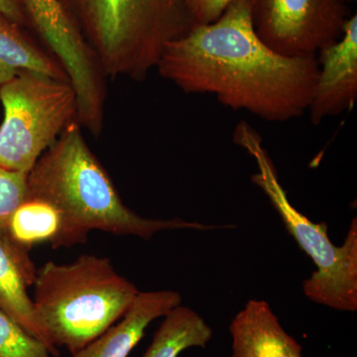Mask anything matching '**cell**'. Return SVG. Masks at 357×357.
<instances>
[{
    "mask_svg": "<svg viewBox=\"0 0 357 357\" xmlns=\"http://www.w3.org/2000/svg\"><path fill=\"white\" fill-rule=\"evenodd\" d=\"M49 347L0 310V357H52Z\"/></svg>",
    "mask_w": 357,
    "mask_h": 357,
    "instance_id": "cell-16",
    "label": "cell"
},
{
    "mask_svg": "<svg viewBox=\"0 0 357 357\" xmlns=\"http://www.w3.org/2000/svg\"><path fill=\"white\" fill-rule=\"evenodd\" d=\"M234 140L255 157L258 172L251 180L267 195L288 231L316 264V271L303 285L305 295L312 302L338 311H356V218L352 220L344 243L342 246L335 245L328 236L326 223L311 222L289 202L273 163L262 146L259 134L243 121L234 130Z\"/></svg>",
    "mask_w": 357,
    "mask_h": 357,
    "instance_id": "cell-5",
    "label": "cell"
},
{
    "mask_svg": "<svg viewBox=\"0 0 357 357\" xmlns=\"http://www.w3.org/2000/svg\"><path fill=\"white\" fill-rule=\"evenodd\" d=\"M0 13L30 29L29 21L21 0H0Z\"/></svg>",
    "mask_w": 357,
    "mask_h": 357,
    "instance_id": "cell-19",
    "label": "cell"
},
{
    "mask_svg": "<svg viewBox=\"0 0 357 357\" xmlns=\"http://www.w3.org/2000/svg\"><path fill=\"white\" fill-rule=\"evenodd\" d=\"M319 75L309 105L312 124L351 110L357 98V16L345 23L340 38L317 55Z\"/></svg>",
    "mask_w": 357,
    "mask_h": 357,
    "instance_id": "cell-9",
    "label": "cell"
},
{
    "mask_svg": "<svg viewBox=\"0 0 357 357\" xmlns=\"http://www.w3.org/2000/svg\"><path fill=\"white\" fill-rule=\"evenodd\" d=\"M82 128L77 119L70 122L40 157L27 174V197L54 204L86 241L89 232L95 229L150 239L162 230L232 227L181 218L161 220L140 217L122 202L109 174L86 144Z\"/></svg>",
    "mask_w": 357,
    "mask_h": 357,
    "instance_id": "cell-2",
    "label": "cell"
},
{
    "mask_svg": "<svg viewBox=\"0 0 357 357\" xmlns=\"http://www.w3.org/2000/svg\"><path fill=\"white\" fill-rule=\"evenodd\" d=\"M105 77L146 79L166 45L196 25L184 0H58Z\"/></svg>",
    "mask_w": 357,
    "mask_h": 357,
    "instance_id": "cell-3",
    "label": "cell"
},
{
    "mask_svg": "<svg viewBox=\"0 0 357 357\" xmlns=\"http://www.w3.org/2000/svg\"><path fill=\"white\" fill-rule=\"evenodd\" d=\"M22 72L69 81L57 59L31 37L27 28L0 13V88Z\"/></svg>",
    "mask_w": 357,
    "mask_h": 357,
    "instance_id": "cell-14",
    "label": "cell"
},
{
    "mask_svg": "<svg viewBox=\"0 0 357 357\" xmlns=\"http://www.w3.org/2000/svg\"><path fill=\"white\" fill-rule=\"evenodd\" d=\"M213 331L194 310L178 306L164 317L143 357H178L191 347H204Z\"/></svg>",
    "mask_w": 357,
    "mask_h": 357,
    "instance_id": "cell-15",
    "label": "cell"
},
{
    "mask_svg": "<svg viewBox=\"0 0 357 357\" xmlns=\"http://www.w3.org/2000/svg\"><path fill=\"white\" fill-rule=\"evenodd\" d=\"M21 1L30 29L65 70L77 93L79 114H100L107 100V77L93 52L66 17L58 0Z\"/></svg>",
    "mask_w": 357,
    "mask_h": 357,
    "instance_id": "cell-8",
    "label": "cell"
},
{
    "mask_svg": "<svg viewBox=\"0 0 357 357\" xmlns=\"http://www.w3.org/2000/svg\"><path fill=\"white\" fill-rule=\"evenodd\" d=\"M3 239L28 252L40 243H50L59 248L86 241L54 204L30 197L11 215Z\"/></svg>",
    "mask_w": 357,
    "mask_h": 357,
    "instance_id": "cell-13",
    "label": "cell"
},
{
    "mask_svg": "<svg viewBox=\"0 0 357 357\" xmlns=\"http://www.w3.org/2000/svg\"><path fill=\"white\" fill-rule=\"evenodd\" d=\"M156 70L185 93H210L236 112L284 122L309 109L319 63L271 50L253 29L249 0H234L215 22L167 44Z\"/></svg>",
    "mask_w": 357,
    "mask_h": 357,
    "instance_id": "cell-1",
    "label": "cell"
},
{
    "mask_svg": "<svg viewBox=\"0 0 357 357\" xmlns=\"http://www.w3.org/2000/svg\"><path fill=\"white\" fill-rule=\"evenodd\" d=\"M234 0H184L196 24H210L225 13Z\"/></svg>",
    "mask_w": 357,
    "mask_h": 357,
    "instance_id": "cell-18",
    "label": "cell"
},
{
    "mask_svg": "<svg viewBox=\"0 0 357 357\" xmlns=\"http://www.w3.org/2000/svg\"><path fill=\"white\" fill-rule=\"evenodd\" d=\"M36 273L28 251L0 238V310L57 356V349L51 347L37 324L33 301L28 295Z\"/></svg>",
    "mask_w": 357,
    "mask_h": 357,
    "instance_id": "cell-12",
    "label": "cell"
},
{
    "mask_svg": "<svg viewBox=\"0 0 357 357\" xmlns=\"http://www.w3.org/2000/svg\"><path fill=\"white\" fill-rule=\"evenodd\" d=\"M249 8L256 35L289 58L318 55L351 17L344 0H249Z\"/></svg>",
    "mask_w": 357,
    "mask_h": 357,
    "instance_id": "cell-7",
    "label": "cell"
},
{
    "mask_svg": "<svg viewBox=\"0 0 357 357\" xmlns=\"http://www.w3.org/2000/svg\"><path fill=\"white\" fill-rule=\"evenodd\" d=\"M0 167L28 174L77 119V93L69 81L22 72L0 88Z\"/></svg>",
    "mask_w": 357,
    "mask_h": 357,
    "instance_id": "cell-6",
    "label": "cell"
},
{
    "mask_svg": "<svg viewBox=\"0 0 357 357\" xmlns=\"http://www.w3.org/2000/svg\"><path fill=\"white\" fill-rule=\"evenodd\" d=\"M182 297L174 291L139 292L116 325L73 354V357H128L154 319L180 306Z\"/></svg>",
    "mask_w": 357,
    "mask_h": 357,
    "instance_id": "cell-10",
    "label": "cell"
},
{
    "mask_svg": "<svg viewBox=\"0 0 357 357\" xmlns=\"http://www.w3.org/2000/svg\"><path fill=\"white\" fill-rule=\"evenodd\" d=\"M229 331L232 357H302V347L282 328L265 301H248Z\"/></svg>",
    "mask_w": 357,
    "mask_h": 357,
    "instance_id": "cell-11",
    "label": "cell"
},
{
    "mask_svg": "<svg viewBox=\"0 0 357 357\" xmlns=\"http://www.w3.org/2000/svg\"><path fill=\"white\" fill-rule=\"evenodd\" d=\"M27 174L0 167V238L6 236L7 222L27 198Z\"/></svg>",
    "mask_w": 357,
    "mask_h": 357,
    "instance_id": "cell-17",
    "label": "cell"
},
{
    "mask_svg": "<svg viewBox=\"0 0 357 357\" xmlns=\"http://www.w3.org/2000/svg\"><path fill=\"white\" fill-rule=\"evenodd\" d=\"M35 319L52 347L75 354L126 314L139 290L105 257L45 263L34 284Z\"/></svg>",
    "mask_w": 357,
    "mask_h": 357,
    "instance_id": "cell-4",
    "label": "cell"
}]
</instances>
